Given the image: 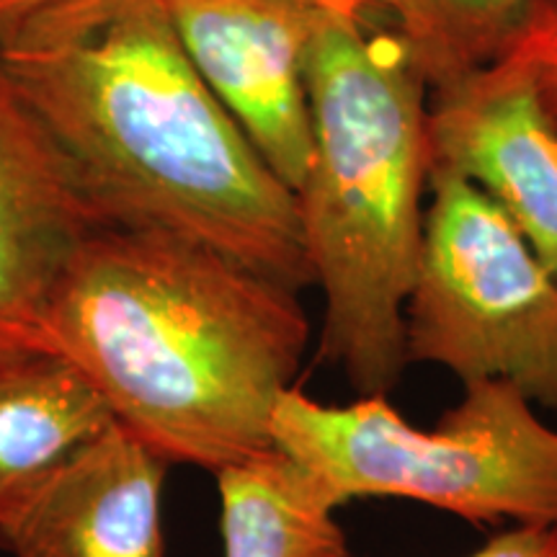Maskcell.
Returning <instances> with one entry per match:
<instances>
[{"instance_id":"cell-1","label":"cell","mask_w":557,"mask_h":557,"mask_svg":"<svg viewBox=\"0 0 557 557\" xmlns=\"http://www.w3.org/2000/svg\"><path fill=\"white\" fill-rule=\"evenodd\" d=\"M0 60L103 227L201 243L295 292L315 284L297 194L160 0H45L0 32Z\"/></svg>"},{"instance_id":"cell-2","label":"cell","mask_w":557,"mask_h":557,"mask_svg":"<svg viewBox=\"0 0 557 557\" xmlns=\"http://www.w3.org/2000/svg\"><path fill=\"white\" fill-rule=\"evenodd\" d=\"M297 295L201 243L96 227L41 338L160 457L220 472L274 449L271 413L310 341Z\"/></svg>"},{"instance_id":"cell-3","label":"cell","mask_w":557,"mask_h":557,"mask_svg":"<svg viewBox=\"0 0 557 557\" xmlns=\"http://www.w3.org/2000/svg\"><path fill=\"white\" fill-rule=\"evenodd\" d=\"M312 152L297 207L323 289L320 359L359 398L408 367L406 302L431 178V88L398 32L320 11L305 58Z\"/></svg>"},{"instance_id":"cell-4","label":"cell","mask_w":557,"mask_h":557,"mask_svg":"<svg viewBox=\"0 0 557 557\" xmlns=\"http://www.w3.org/2000/svg\"><path fill=\"white\" fill-rule=\"evenodd\" d=\"M506 380L465 382L434 429H418L387 395L323 406L289 387L271 413L274 449L302 465L344 506L406 498L472 521H557V431Z\"/></svg>"},{"instance_id":"cell-5","label":"cell","mask_w":557,"mask_h":557,"mask_svg":"<svg viewBox=\"0 0 557 557\" xmlns=\"http://www.w3.org/2000/svg\"><path fill=\"white\" fill-rule=\"evenodd\" d=\"M431 205L406 302L408 364L506 380L557 408V276L472 181L431 169Z\"/></svg>"},{"instance_id":"cell-6","label":"cell","mask_w":557,"mask_h":557,"mask_svg":"<svg viewBox=\"0 0 557 557\" xmlns=\"http://www.w3.org/2000/svg\"><path fill=\"white\" fill-rule=\"evenodd\" d=\"M199 75L292 191L308 173L315 0H160Z\"/></svg>"},{"instance_id":"cell-7","label":"cell","mask_w":557,"mask_h":557,"mask_svg":"<svg viewBox=\"0 0 557 557\" xmlns=\"http://www.w3.org/2000/svg\"><path fill=\"white\" fill-rule=\"evenodd\" d=\"M169 465L114 421L0 498V549L11 557H165Z\"/></svg>"},{"instance_id":"cell-8","label":"cell","mask_w":557,"mask_h":557,"mask_svg":"<svg viewBox=\"0 0 557 557\" xmlns=\"http://www.w3.org/2000/svg\"><path fill=\"white\" fill-rule=\"evenodd\" d=\"M431 169L483 189L557 276V132L519 70L500 60L431 90Z\"/></svg>"},{"instance_id":"cell-9","label":"cell","mask_w":557,"mask_h":557,"mask_svg":"<svg viewBox=\"0 0 557 557\" xmlns=\"http://www.w3.org/2000/svg\"><path fill=\"white\" fill-rule=\"evenodd\" d=\"M96 227L67 160L0 60V351L45 348L54 284Z\"/></svg>"},{"instance_id":"cell-10","label":"cell","mask_w":557,"mask_h":557,"mask_svg":"<svg viewBox=\"0 0 557 557\" xmlns=\"http://www.w3.org/2000/svg\"><path fill=\"white\" fill-rule=\"evenodd\" d=\"M114 421L99 389L62 354L39 346L0 351V498Z\"/></svg>"},{"instance_id":"cell-11","label":"cell","mask_w":557,"mask_h":557,"mask_svg":"<svg viewBox=\"0 0 557 557\" xmlns=\"http://www.w3.org/2000/svg\"><path fill=\"white\" fill-rule=\"evenodd\" d=\"M214 475L222 557H348L336 500L295 459L269 449Z\"/></svg>"},{"instance_id":"cell-12","label":"cell","mask_w":557,"mask_h":557,"mask_svg":"<svg viewBox=\"0 0 557 557\" xmlns=\"http://www.w3.org/2000/svg\"><path fill=\"white\" fill-rule=\"evenodd\" d=\"M529 0H380L431 90L496 58Z\"/></svg>"},{"instance_id":"cell-13","label":"cell","mask_w":557,"mask_h":557,"mask_svg":"<svg viewBox=\"0 0 557 557\" xmlns=\"http://www.w3.org/2000/svg\"><path fill=\"white\" fill-rule=\"evenodd\" d=\"M493 60L524 75L557 132V0H529Z\"/></svg>"},{"instance_id":"cell-14","label":"cell","mask_w":557,"mask_h":557,"mask_svg":"<svg viewBox=\"0 0 557 557\" xmlns=\"http://www.w3.org/2000/svg\"><path fill=\"white\" fill-rule=\"evenodd\" d=\"M470 557H557V521L508 529Z\"/></svg>"},{"instance_id":"cell-15","label":"cell","mask_w":557,"mask_h":557,"mask_svg":"<svg viewBox=\"0 0 557 557\" xmlns=\"http://www.w3.org/2000/svg\"><path fill=\"white\" fill-rule=\"evenodd\" d=\"M318 5L341 18L359 21V24H369L374 16H380V0H318Z\"/></svg>"},{"instance_id":"cell-16","label":"cell","mask_w":557,"mask_h":557,"mask_svg":"<svg viewBox=\"0 0 557 557\" xmlns=\"http://www.w3.org/2000/svg\"><path fill=\"white\" fill-rule=\"evenodd\" d=\"M41 3H45V0H0V32L9 29L11 24L24 18L26 13L39 9Z\"/></svg>"},{"instance_id":"cell-17","label":"cell","mask_w":557,"mask_h":557,"mask_svg":"<svg viewBox=\"0 0 557 557\" xmlns=\"http://www.w3.org/2000/svg\"><path fill=\"white\" fill-rule=\"evenodd\" d=\"M315 3H318V0H315Z\"/></svg>"}]
</instances>
